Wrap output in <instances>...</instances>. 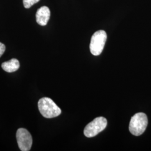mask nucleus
I'll return each instance as SVG.
<instances>
[{"label": "nucleus", "instance_id": "f257e3e1", "mask_svg": "<svg viewBox=\"0 0 151 151\" xmlns=\"http://www.w3.org/2000/svg\"><path fill=\"white\" fill-rule=\"evenodd\" d=\"M38 109L44 118H53L59 116L61 110L54 101L49 97H43L38 101Z\"/></svg>", "mask_w": 151, "mask_h": 151}, {"label": "nucleus", "instance_id": "f03ea898", "mask_svg": "<svg viewBox=\"0 0 151 151\" xmlns=\"http://www.w3.org/2000/svg\"><path fill=\"white\" fill-rule=\"evenodd\" d=\"M148 125V119L146 114L143 113H138L132 118L130 121V132L135 136L142 134L146 130Z\"/></svg>", "mask_w": 151, "mask_h": 151}, {"label": "nucleus", "instance_id": "7ed1b4c3", "mask_svg": "<svg viewBox=\"0 0 151 151\" xmlns=\"http://www.w3.org/2000/svg\"><path fill=\"white\" fill-rule=\"evenodd\" d=\"M106 39V33L104 30H99L93 34L90 44V49L92 54L99 55L102 53Z\"/></svg>", "mask_w": 151, "mask_h": 151}, {"label": "nucleus", "instance_id": "20e7f679", "mask_svg": "<svg viewBox=\"0 0 151 151\" xmlns=\"http://www.w3.org/2000/svg\"><path fill=\"white\" fill-rule=\"evenodd\" d=\"M107 124V120L105 118L97 117L87 125L84 129V134L88 138L93 137L105 129Z\"/></svg>", "mask_w": 151, "mask_h": 151}, {"label": "nucleus", "instance_id": "39448f33", "mask_svg": "<svg viewBox=\"0 0 151 151\" xmlns=\"http://www.w3.org/2000/svg\"><path fill=\"white\" fill-rule=\"evenodd\" d=\"M16 139L21 151L30 150L32 144V137L27 130L25 128H19L16 132Z\"/></svg>", "mask_w": 151, "mask_h": 151}, {"label": "nucleus", "instance_id": "423d86ee", "mask_svg": "<svg viewBox=\"0 0 151 151\" xmlns=\"http://www.w3.org/2000/svg\"><path fill=\"white\" fill-rule=\"evenodd\" d=\"M50 16V11L48 7L42 6L39 9L36 14V20L39 25L45 26Z\"/></svg>", "mask_w": 151, "mask_h": 151}, {"label": "nucleus", "instance_id": "0eeeda50", "mask_svg": "<svg viewBox=\"0 0 151 151\" xmlns=\"http://www.w3.org/2000/svg\"><path fill=\"white\" fill-rule=\"evenodd\" d=\"M1 67L6 72L12 73L18 70L20 67V63L18 60L12 58L9 61L4 62L1 65Z\"/></svg>", "mask_w": 151, "mask_h": 151}, {"label": "nucleus", "instance_id": "6e6552de", "mask_svg": "<svg viewBox=\"0 0 151 151\" xmlns=\"http://www.w3.org/2000/svg\"><path fill=\"white\" fill-rule=\"evenodd\" d=\"M40 0H23V4L26 9L30 8L33 5L38 3Z\"/></svg>", "mask_w": 151, "mask_h": 151}, {"label": "nucleus", "instance_id": "1a4fd4ad", "mask_svg": "<svg viewBox=\"0 0 151 151\" xmlns=\"http://www.w3.org/2000/svg\"><path fill=\"white\" fill-rule=\"evenodd\" d=\"M5 45L0 42V57L3 55L5 51Z\"/></svg>", "mask_w": 151, "mask_h": 151}]
</instances>
